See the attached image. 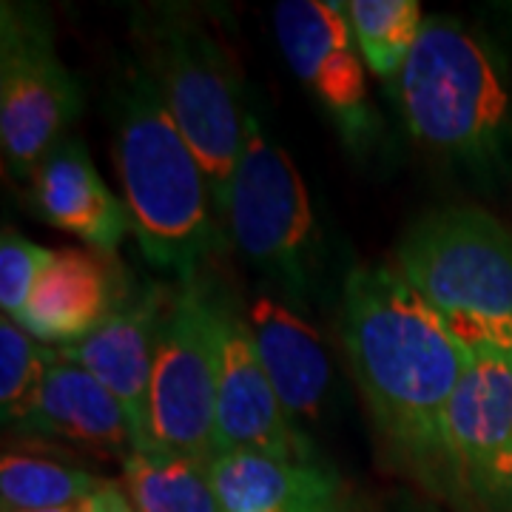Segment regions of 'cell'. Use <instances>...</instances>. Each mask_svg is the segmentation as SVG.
<instances>
[{
    "mask_svg": "<svg viewBox=\"0 0 512 512\" xmlns=\"http://www.w3.org/2000/svg\"><path fill=\"white\" fill-rule=\"evenodd\" d=\"M339 336L384 450L424 490L464 498L447 413L473 356L393 265H356L342 285Z\"/></svg>",
    "mask_w": 512,
    "mask_h": 512,
    "instance_id": "1",
    "label": "cell"
},
{
    "mask_svg": "<svg viewBox=\"0 0 512 512\" xmlns=\"http://www.w3.org/2000/svg\"><path fill=\"white\" fill-rule=\"evenodd\" d=\"M410 137L481 188L512 177V69L464 20L430 15L396 83Z\"/></svg>",
    "mask_w": 512,
    "mask_h": 512,
    "instance_id": "2",
    "label": "cell"
},
{
    "mask_svg": "<svg viewBox=\"0 0 512 512\" xmlns=\"http://www.w3.org/2000/svg\"><path fill=\"white\" fill-rule=\"evenodd\" d=\"M111 109V154L137 248L154 271L194 282L225 239L200 160L140 60L117 77Z\"/></svg>",
    "mask_w": 512,
    "mask_h": 512,
    "instance_id": "3",
    "label": "cell"
},
{
    "mask_svg": "<svg viewBox=\"0 0 512 512\" xmlns=\"http://www.w3.org/2000/svg\"><path fill=\"white\" fill-rule=\"evenodd\" d=\"M393 268L478 356L512 359V231L478 205H441L402 231Z\"/></svg>",
    "mask_w": 512,
    "mask_h": 512,
    "instance_id": "4",
    "label": "cell"
},
{
    "mask_svg": "<svg viewBox=\"0 0 512 512\" xmlns=\"http://www.w3.org/2000/svg\"><path fill=\"white\" fill-rule=\"evenodd\" d=\"M134 40L165 109L200 160L222 220L251 114L237 63L197 9L177 3L134 12Z\"/></svg>",
    "mask_w": 512,
    "mask_h": 512,
    "instance_id": "5",
    "label": "cell"
},
{
    "mask_svg": "<svg viewBox=\"0 0 512 512\" xmlns=\"http://www.w3.org/2000/svg\"><path fill=\"white\" fill-rule=\"evenodd\" d=\"M222 222L239 254L262 276V285L282 293L296 308L311 302L325 268L319 220L293 157L262 126L254 109Z\"/></svg>",
    "mask_w": 512,
    "mask_h": 512,
    "instance_id": "6",
    "label": "cell"
},
{
    "mask_svg": "<svg viewBox=\"0 0 512 512\" xmlns=\"http://www.w3.org/2000/svg\"><path fill=\"white\" fill-rule=\"evenodd\" d=\"M83 109L60 60L49 12L35 3L0 6V143L6 168L32 180L46 154L66 140Z\"/></svg>",
    "mask_w": 512,
    "mask_h": 512,
    "instance_id": "7",
    "label": "cell"
},
{
    "mask_svg": "<svg viewBox=\"0 0 512 512\" xmlns=\"http://www.w3.org/2000/svg\"><path fill=\"white\" fill-rule=\"evenodd\" d=\"M168 450L211 464L217 430V330L211 288L185 282L165 313L148 384L146 450Z\"/></svg>",
    "mask_w": 512,
    "mask_h": 512,
    "instance_id": "8",
    "label": "cell"
},
{
    "mask_svg": "<svg viewBox=\"0 0 512 512\" xmlns=\"http://www.w3.org/2000/svg\"><path fill=\"white\" fill-rule=\"evenodd\" d=\"M274 32L291 72L325 109L342 143L359 157L373 151L382 123L370 106L367 66L345 3L282 0L274 6Z\"/></svg>",
    "mask_w": 512,
    "mask_h": 512,
    "instance_id": "9",
    "label": "cell"
},
{
    "mask_svg": "<svg viewBox=\"0 0 512 512\" xmlns=\"http://www.w3.org/2000/svg\"><path fill=\"white\" fill-rule=\"evenodd\" d=\"M217 330V430L222 450H256L265 456L319 461L311 439L285 413L237 299L211 288Z\"/></svg>",
    "mask_w": 512,
    "mask_h": 512,
    "instance_id": "10",
    "label": "cell"
},
{
    "mask_svg": "<svg viewBox=\"0 0 512 512\" xmlns=\"http://www.w3.org/2000/svg\"><path fill=\"white\" fill-rule=\"evenodd\" d=\"M447 439L464 498L512 512V359H473L450 402Z\"/></svg>",
    "mask_w": 512,
    "mask_h": 512,
    "instance_id": "11",
    "label": "cell"
},
{
    "mask_svg": "<svg viewBox=\"0 0 512 512\" xmlns=\"http://www.w3.org/2000/svg\"><path fill=\"white\" fill-rule=\"evenodd\" d=\"M171 299L174 291L148 285L140 296L128 302L123 299L120 308L92 336H86L72 348L60 350L66 359L86 367L123 404L143 450H146L148 424V384H151L160 328L171 308Z\"/></svg>",
    "mask_w": 512,
    "mask_h": 512,
    "instance_id": "12",
    "label": "cell"
},
{
    "mask_svg": "<svg viewBox=\"0 0 512 512\" xmlns=\"http://www.w3.org/2000/svg\"><path fill=\"white\" fill-rule=\"evenodd\" d=\"M259 362L274 384L276 399L296 424L322 419L328 407L333 365L319 330L296 305L268 285H259L245 305Z\"/></svg>",
    "mask_w": 512,
    "mask_h": 512,
    "instance_id": "13",
    "label": "cell"
},
{
    "mask_svg": "<svg viewBox=\"0 0 512 512\" xmlns=\"http://www.w3.org/2000/svg\"><path fill=\"white\" fill-rule=\"evenodd\" d=\"M15 433L29 439L66 441L97 456L117 458L120 464L131 453L143 450L123 404L86 367L63 353H57L32 410L23 416Z\"/></svg>",
    "mask_w": 512,
    "mask_h": 512,
    "instance_id": "14",
    "label": "cell"
},
{
    "mask_svg": "<svg viewBox=\"0 0 512 512\" xmlns=\"http://www.w3.org/2000/svg\"><path fill=\"white\" fill-rule=\"evenodd\" d=\"M29 183L37 217L77 237L94 254L111 256L131 234L126 202L100 177L83 140H60Z\"/></svg>",
    "mask_w": 512,
    "mask_h": 512,
    "instance_id": "15",
    "label": "cell"
},
{
    "mask_svg": "<svg viewBox=\"0 0 512 512\" xmlns=\"http://www.w3.org/2000/svg\"><path fill=\"white\" fill-rule=\"evenodd\" d=\"M120 302V285L103 256L83 248H60L15 322L43 345L72 348L92 336Z\"/></svg>",
    "mask_w": 512,
    "mask_h": 512,
    "instance_id": "16",
    "label": "cell"
},
{
    "mask_svg": "<svg viewBox=\"0 0 512 512\" xmlns=\"http://www.w3.org/2000/svg\"><path fill=\"white\" fill-rule=\"evenodd\" d=\"M220 512H342L345 484L322 461L222 450L208 464Z\"/></svg>",
    "mask_w": 512,
    "mask_h": 512,
    "instance_id": "17",
    "label": "cell"
},
{
    "mask_svg": "<svg viewBox=\"0 0 512 512\" xmlns=\"http://www.w3.org/2000/svg\"><path fill=\"white\" fill-rule=\"evenodd\" d=\"M120 487L137 512H220L208 464L183 453L154 447L131 453Z\"/></svg>",
    "mask_w": 512,
    "mask_h": 512,
    "instance_id": "18",
    "label": "cell"
},
{
    "mask_svg": "<svg viewBox=\"0 0 512 512\" xmlns=\"http://www.w3.org/2000/svg\"><path fill=\"white\" fill-rule=\"evenodd\" d=\"M345 15L367 69L387 86L399 83L427 20L419 0H348Z\"/></svg>",
    "mask_w": 512,
    "mask_h": 512,
    "instance_id": "19",
    "label": "cell"
},
{
    "mask_svg": "<svg viewBox=\"0 0 512 512\" xmlns=\"http://www.w3.org/2000/svg\"><path fill=\"white\" fill-rule=\"evenodd\" d=\"M109 478H100L69 467L63 461L6 453L0 461V507L3 512H35L69 507L83 498L100 495L109 487Z\"/></svg>",
    "mask_w": 512,
    "mask_h": 512,
    "instance_id": "20",
    "label": "cell"
},
{
    "mask_svg": "<svg viewBox=\"0 0 512 512\" xmlns=\"http://www.w3.org/2000/svg\"><path fill=\"white\" fill-rule=\"evenodd\" d=\"M57 353L49 345L37 342L20 328L15 319L3 316L0 322V413L3 424L15 430L23 416L32 410L40 387L46 382L49 367Z\"/></svg>",
    "mask_w": 512,
    "mask_h": 512,
    "instance_id": "21",
    "label": "cell"
},
{
    "mask_svg": "<svg viewBox=\"0 0 512 512\" xmlns=\"http://www.w3.org/2000/svg\"><path fill=\"white\" fill-rule=\"evenodd\" d=\"M52 254H55V248L35 245L20 231H12V228L3 231V239H0V308L9 319H15L26 308L37 279L52 262Z\"/></svg>",
    "mask_w": 512,
    "mask_h": 512,
    "instance_id": "22",
    "label": "cell"
},
{
    "mask_svg": "<svg viewBox=\"0 0 512 512\" xmlns=\"http://www.w3.org/2000/svg\"><path fill=\"white\" fill-rule=\"evenodd\" d=\"M109 487H106L100 495L83 498V501L69 504V507H55V510H35V512H109Z\"/></svg>",
    "mask_w": 512,
    "mask_h": 512,
    "instance_id": "23",
    "label": "cell"
},
{
    "mask_svg": "<svg viewBox=\"0 0 512 512\" xmlns=\"http://www.w3.org/2000/svg\"><path fill=\"white\" fill-rule=\"evenodd\" d=\"M109 512H137L128 504L126 493H123V487L117 481H111L109 487Z\"/></svg>",
    "mask_w": 512,
    "mask_h": 512,
    "instance_id": "24",
    "label": "cell"
}]
</instances>
